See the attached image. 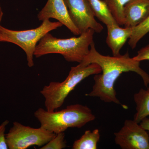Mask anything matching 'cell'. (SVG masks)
Segmentation results:
<instances>
[{
    "mask_svg": "<svg viewBox=\"0 0 149 149\" xmlns=\"http://www.w3.org/2000/svg\"><path fill=\"white\" fill-rule=\"evenodd\" d=\"M63 25L59 22H52L47 19L42 21L39 27L27 30H11L1 26V42L13 43L21 48L26 54L27 65L32 67L34 65L33 57L37 43L46 34Z\"/></svg>",
    "mask_w": 149,
    "mask_h": 149,
    "instance_id": "5b68a950",
    "label": "cell"
},
{
    "mask_svg": "<svg viewBox=\"0 0 149 149\" xmlns=\"http://www.w3.org/2000/svg\"><path fill=\"white\" fill-rule=\"evenodd\" d=\"M66 147L65 141L64 132L56 134V136L45 145L40 148L41 149H62Z\"/></svg>",
    "mask_w": 149,
    "mask_h": 149,
    "instance_id": "e0dca14e",
    "label": "cell"
},
{
    "mask_svg": "<svg viewBox=\"0 0 149 149\" xmlns=\"http://www.w3.org/2000/svg\"><path fill=\"white\" fill-rule=\"evenodd\" d=\"M95 32L93 29H89L79 37L63 39L48 33L37 44L34 56L39 58L49 54H59L67 61L80 63L90 52Z\"/></svg>",
    "mask_w": 149,
    "mask_h": 149,
    "instance_id": "7a4b0ae2",
    "label": "cell"
},
{
    "mask_svg": "<svg viewBox=\"0 0 149 149\" xmlns=\"http://www.w3.org/2000/svg\"><path fill=\"white\" fill-rule=\"evenodd\" d=\"M90 47L89 53L80 63L84 66L96 63L101 68L102 74H96L94 76L95 84L93 90L85 95L97 97L106 102H113L124 106L116 97L114 85L120 74L130 71L140 75L144 85L148 87L149 74L141 68L140 62L130 58L128 52L123 55L110 56L99 53L95 47L94 41Z\"/></svg>",
    "mask_w": 149,
    "mask_h": 149,
    "instance_id": "6da1fadb",
    "label": "cell"
},
{
    "mask_svg": "<svg viewBox=\"0 0 149 149\" xmlns=\"http://www.w3.org/2000/svg\"><path fill=\"white\" fill-rule=\"evenodd\" d=\"M136 112L134 120L140 123L141 120L149 116V87L146 90L141 89L134 95Z\"/></svg>",
    "mask_w": 149,
    "mask_h": 149,
    "instance_id": "7c38bea8",
    "label": "cell"
},
{
    "mask_svg": "<svg viewBox=\"0 0 149 149\" xmlns=\"http://www.w3.org/2000/svg\"><path fill=\"white\" fill-rule=\"evenodd\" d=\"M100 134L98 129L91 131L87 130L72 145L73 149H96L98 142L100 141Z\"/></svg>",
    "mask_w": 149,
    "mask_h": 149,
    "instance_id": "5bb4252c",
    "label": "cell"
},
{
    "mask_svg": "<svg viewBox=\"0 0 149 149\" xmlns=\"http://www.w3.org/2000/svg\"><path fill=\"white\" fill-rule=\"evenodd\" d=\"M9 123V120H5L0 125V149H8L6 140L5 131Z\"/></svg>",
    "mask_w": 149,
    "mask_h": 149,
    "instance_id": "ac0fdd59",
    "label": "cell"
},
{
    "mask_svg": "<svg viewBox=\"0 0 149 149\" xmlns=\"http://www.w3.org/2000/svg\"><path fill=\"white\" fill-rule=\"evenodd\" d=\"M37 17L42 21L55 19L67 27L74 35H81L70 18L64 0H48L45 6L38 13Z\"/></svg>",
    "mask_w": 149,
    "mask_h": 149,
    "instance_id": "9c48e42d",
    "label": "cell"
},
{
    "mask_svg": "<svg viewBox=\"0 0 149 149\" xmlns=\"http://www.w3.org/2000/svg\"><path fill=\"white\" fill-rule=\"evenodd\" d=\"M71 20L81 33L89 29L100 33L104 28L96 21L88 0H64Z\"/></svg>",
    "mask_w": 149,
    "mask_h": 149,
    "instance_id": "ba28073f",
    "label": "cell"
},
{
    "mask_svg": "<svg viewBox=\"0 0 149 149\" xmlns=\"http://www.w3.org/2000/svg\"><path fill=\"white\" fill-rule=\"evenodd\" d=\"M95 16L107 25L118 24L104 0H88Z\"/></svg>",
    "mask_w": 149,
    "mask_h": 149,
    "instance_id": "4fadbf2b",
    "label": "cell"
},
{
    "mask_svg": "<svg viewBox=\"0 0 149 149\" xmlns=\"http://www.w3.org/2000/svg\"><path fill=\"white\" fill-rule=\"evenodd\" d=\"M107 44L111 49L113 56L120 55V49L132 35L133 28H121L118 24L107 25Z\"/></svg>",
    "mask_w": 149,
    "mask_h": 149,
    "instance_id": "8fae6325",
    "label": "cell"
},
{
    "mask_svg": "<svg viewBox=\"0 0 149 149\" xmlns=\"http://www.w3.org/2000/svg\"><path fill=\"white\" fill-rule=\"evenodd\" d=\"M119 26L124 25L123 10L125 5L131 0H104Z\"/></svg>",
    "mask_w": 149,
    "mask_h": 149,
    "instance_id": "9a60e30c",
    "label": "cell"
},
{
    "mask_svg": "<svg viewBox=\"0 0 149 149\" xmlns=\"http://www.w3.org/2000/svg\"><path fill=\"white\" fill-rule=\"evenodd\" d=\"M140 125L148 131L149 134V118L146 117V118L143 119L140 123Z\"/></svg>",
    "mask_w": 149,
    "mask_h": 149,
    "instance_id": "ffe728a7",
    "label": "cell"
},
{
    "mask_svg": "<svg viewBox=\"0 0 149 149\" xmlns=\"http://www.w3.org/2000/svg\"><path fill=\"white\" fill-rule=\"evenodd\" d=\"M133 58L140 62L143 61H149V45L139 50L137 55Z\"/></svg>",
    "mask_w": 149,
    "mask_h": 149,
    "instance_id": "d6986e66",
    "label": "cell"
},
{
    "mask_svg": "<svg viewBox=\"0 0 149 149\" xmlns=\"http://www.w3.org/2000/svg\"><path fill=\"white\" fill-rule=\"evenodd\" d=\"M3 15V13L1 7L0 5V28H1V23ZM0 42H1V32H0Z\"/></svg>",
    "mask_w": 149,
    "mask_h": 149,
    "instance_id": "44dd1931",
    "label": "cell"
},
{
    "mask_svg": "<svg viewBox=\"0 0 149 149\" xmlns=\"http://www.w3.org/2000/svg\"><path fill=\"white\" fill-rule=\"evenodd\" d=\"M101 72V68L96 63L87 66L79 63L76 66L71 67L68 76L64 81L51 82L40 91L45 98L46 110L53 111L61 107L67 96L81 81L91 75Z\"/></svg>",
    "mask_w": 149,
    "mask_h": 149,
    "instance_id": "277c9868",
    "label": "cell"
},
{
    "mask_svg": "<svg viewBox=\"0 0 149 149\" xmlns=\"http://www.w3.org/2000/svg\"><path fill=\"white\" fill-rule=\"evenodd\" d=\"M41 126L58 134L68 128H81L95 119L92 110L80 104L70 105L59 111H49L40 108L34 113Z\"/></svg>",
    "mask_w": 149,
    "mask_h": 149,
    "instance_id": "3957f363",
    "label": "cell"
},
{
    "mask_svg": "<svg viewBox=\"0 0 149 149\" xmlns=\"http://www.w3.org/2000/svg\"><path fill=\"white\" fill-rule=\"evenodd\" d=\"M114 135L116 143L121 149H149V133L135 120H125Z\"/></svg>",
    "mask_w": 149,
    "mask_h": 149,
    "instance_id": "52a82bcc",
    "label": "cell"
},
{
    "mask_svg": "<svg viewBox=\"0 0 149 149\" xmlns=\"http://www.w3.org/2000/svg\"><path fill=\"white\" fill-rule=\"evenodd\" d=\"M123 14L124 27L138 26L149 16V0H131L124 6Z\"/></svg>",
    "mask_w": 149,
    "mask_h": 149,
    "instance_id": "30bf717a",
    "label": "cell"
},
{
    "mask_svg": "<svg viewBox=\"0 0 149 149\" xmlns=\"http://www.w3.org/2000/svg\"><path fill=\"white\" fill-rule=\"evenodd\" d=\"M149 32V16L143 22L133 28L132 35L128 42L130 47L135 49L140 40Z\"/></svg>",
    "mask_w": 149,
    "mask_h": 149,
    "instance_id": "2e32d148",
    "label": "cell"
},
{
    "mask_svg": "<svg viewBox=\"0 0 149 149\" xmlns=\"http://www.w3.org/2000/svg\"><path fill=\"white\" fill-rule=\"evenodd\" d=\"M56 135L41 126L32 128L15 121L6 137L8 149H26L32 146H43Z\"/></svg>",
    "mask_w": 149,
    "mask_h": 149,
    "instance_id": "8992f818",
    "label": "cell"
}]
</instances>
